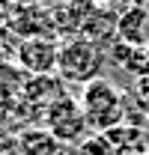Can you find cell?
I'll list each match as a JSON object with an SVG mask.
<instances>
[{
	"mask_svg": "<svg viewBox=\"0 0 149 155\" xmlns=\"http://www.w3.org/2000/svg\"><path fill=\"white\" fill-rule=\"evenodd\" d=\"M78 101H81V110L87 116L93 134H104L116 125L128 122V96L108 78H98L93 84L81 87Z\"/></svg>",
	"mask_w": 149,
	"mask_h": 155,
	"instance_id": "obj_1",
	"label": "cell"
},
{
	"mask_svg": "<svg viewBox=\"0 0 149 155\" xmlns=\"http://www.w3.org/2000/svg\"><path fill=\"white\" fill-rule=\"evenodd\" d=\"M108 63V51L101 45H95L84 36H72L60 42V54H57V78L63 84H78L87 87L101 78Z\"/></svg>",
	"mask_w": 149,
	"mask_h": 155,
	"instance_id": "obj_2",
	"label": "cell"
},
{
	"mask_svg": "<svg viewBox=\"0 0 149 155\" xmlns=\"http://www.w3.org/2000/svg\"><path fill=\"white\" fill-rule=\"evenodd\" d=\"M45 122H48V131L60 140V143H72V146H81L87 137L93 134L90 131V122L81 110V101L72 96L57 98L54 104L45 107Z\"/></svg>",
	"mask_w": 149,
	"mask_h": 155,
	"instance_id": "obj_3",
	"label": "cell"
},
{
	"mask_svg": "<svg viewBox=\"0 0 149 155\" xmlns=\"http://www.w3.org/2000/svg\"><path fill=\"white\" fill-rule=\"evenodd\" d=\"M57 54H60V42H57V39H48V36L21 39V45H18V66L30 78L57 75Z\"/></svg>",
	"mask_w": 149,
	"mask_h": 155,
	"instance_id": "obj_4",
	"label": "cell"
},
{
	"mask_svg": "<svg viewBox=\"0 0 149 155\" xmlns=\"http://www.w3.org/2000/svg\"><path fill=\"white\" fill-rule=\"evenodd\" d=\"M116 39L128 48L149 45V6H125L116 15Z\"/></svg>",
	"mask_w": 149,
	"mask_h": 155,
	"instance_id": "obj_5",
	"label": "cell"
},
{
	"mask_svg": "<svg viewBox=\"0 0 149 155\" xmlns=\"http://www.w3.org/2000/svg\"><path fill=\"white\" fill-rule=\"evenodd\" d=\"M60 146H63V143H60L48 128H36V125L24 128V131L15 137L18 155H57Z\"/></svg>",
	"mask_w": 149,
	"mask_h": 155,
	"instance_id": "obj_6",
	"label": "cell"
},
{
	"mask_svg": "<svg viewBox=\"0 0 149 155\" xmlns=\"http://www.w3.org/2000/svg\"><path fill=\"white\" fill-rule=\"evenodd\" d=\"M57 155H84V152H81V146H72V143H63Z\"/></svg>",
	"mask_w": 149,
	"mask_h": 155,
	"instance_id": "obj_7",
	"label": "cell"
},
{
	"mask_svg": "<svg viewBox=\"0 0 149 155\" xmlns=\"http://www.w3.org/2000/svg\"><path fill=\"white\" fill-rule=\"evenodd\" d=\"M125 6H149V0H122Z\"/></svg>",
	"mask_w": 149,
	"mask_h": 155,
	"instance_id": "obj_8",
	"label": "cell"
},
{
	"mask_svg": "<svg viewBox=\"0 0 149 155\" xmlns=\"http://www.w3.org/2000/svg\"><path fill=\"white\" fill-rule=\"evenodd\" d=\"M90 3H93V6H111L113 0H90Z\"/></svg>",
	"mask_w": 149,
	"mask_h": 155,
	"instance_id": "obj_9",
	"label": "cell"
},
{
	"mask_svg": "<svg viewBox=\"0 0 149 155\" xmlns=\"http://www.w3.org/2000/svg\"><path fill=\"white\" fill-rule=\"evenodd\" d=\"M21 6H39V3H42V0H18Z\"/></svg>",
	"mask_w": 149,
	"mask_h": 155,
	"instance_id": "obj_10",
	"label": "cell"
},
{
	"mask_svg": "<svg viewBox=\"0 0 149 155\" xmlns=\"http://www.w3.org/2000/svg\"><path fill=\"white\" fill-rule=\"evenodd\" d=\"M0 146H3V119H0Z\"/></svg>",
	"mask_w": 149,
	"mask_h": 155,
	"instance_id": "obj_11",
	"label": "cell"
},
{
	"mask_svg": "<svg viewBox=\"0 0 149 155\" xmlns=\"http://www.w3.org/2000/svg\"><path fill=\"white\" fill-rule=\"evenodd\" d=\"M128 155H149V149H146V152H128Z\"/></svg>",
	"mask_w": 149,
	"mask_h": 155,
	"instance_id": "obj_12",
	"label": "cell"
},
{
	"mask_svg": "<svg viewBox=\"0 0 149 155\" xmlns=\"http://www.w3.org/2000/svg\"><path fill=\"white\" fill-rule=\"evenodd\" d=\"M146 54H149V45H146Z\"/></svg>",
	"mask_w": 149,
	"mask_h": 155,
	"instance_id": "obj_13",
	"label": "cell"
}]
</instances>
